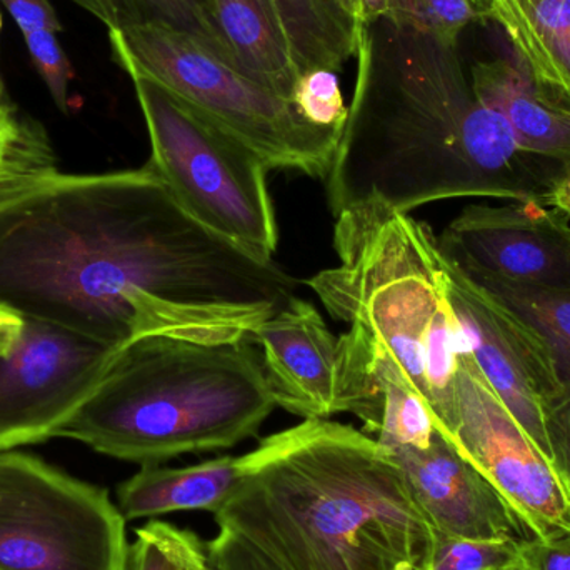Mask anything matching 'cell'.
I'll return each instance as SVG.
<instances>
[{
    "instance_id": "obj_38",
    "label": "cell",
    "mask_w": 570,
    "mask_h": 570,
    "mask_svg": "<svg viewBox=\"0 0 570 570\" xmlns=\"http://www.w3.org/2000/svg\"><path fill=\"white\" fill-rule=\"evenodd\" d=\"M358 3H361L362 27L392 17V0H358Z\"/></svg>"
},
{
    "instance_id": "obj_35",
    "label": "cell",
    "mask_w": 570,
    "mask_h": 570,
    "mask_svg": "<svg viewBox=\"0 0 570 570\" xmlns=\"http://www.w3.org/2000/svg\"><path fill=\"white\" fill-rule=\"evenodd\" d=\"M29 129V126L19 122L13 117L12 109H10L9 104L6 102V97H3L2 82H0V139H20Z\"/></svg>"
},
{
    "instance_id": "obj_8",
    "label": "cell",
    "mask_w": 570,
    "mask_h": 570,
    "mask_svg": "<svg viewBox=\"0 0 570 570\" xmlns=\"http://www.w3.org/2000/svg\"><path fill=\"white\" fill-rule=\"evenodd\" d=\"M126 522L106 489L0 452V570H127Z\"/></svg>"
},
{
    "instance_id": "obj_3",
    "label": "cell",
    "mask_w": 570,
    "mask_h": 570,
    "mask_svg": "<svg viewBox=\"0 0 570 570\" xmlns=\"http://www.w3.org/2000/svg\"><path fill=\"white\" fill-rule=\"evenodd\" d=\"M214 514L279 570H419L434 529L391 452L365 432L304 421L264 439Z\"/></svg>"
},
{
    "instance_id": "obj_12",
    "label": "cell",
    "mask_w": 570,
    "mask_h": 570,
    "mask_svg": "<svg viewBox=\"0 0 570 570\" xmlns=\"http://www.w3.org/2000/svg\"><path fill=\"white\" fill-rule=\"evenodd\" d=\"M389 452L434 531L518 546L539 538L524 515L441 432L429 448Z\"/></svg>"
},
{
    "instance_id": "obj_32",
    "label": "cell",
    "mask_w": 570,
    "mask_h": 570,
    "mask_svg": "<svg viewBox=\"0 0 570 570\" xmlns=\"http://www.w3.org/2000/svg\"><path fill=\"white\" fill-rule=\"evenodd\" d=\"M0 3L16 20L22 36L37 30L62 32V23L50 0H0Z\"/></svg>"
},
{
    "instance_id": "obj_9",
    "label": "cell",
    "mask_w": 570,
    "mask_h": 570,
    "mask_svg": "<svg viewBox=\"0 0 570 570\" xmlns=\"http://www.w3.org/2000/svg\"><path fill=\"white\" fill-rule=\"evenodd\" d=\"M438 431L504 494L539 538L570 532L568 489L471 354L461 355L454 404Z\"/></svg>"
},
{
    "instance_id": "obj_26",
    "label": "cell",
    "mask_w": 570,
    "mask_h": 570,
    "mask_svg": "<svg viewBox=\"0 0 570 570\" xmlns=\"http://www.w3.org/2000/svg\"><path fill=\"white\" fill-rule=\"evenodd\" d=\"M23 40L37 72L49 89L50 97L62 112H67L72 67L57 40V33L52 30H37L23 33Z\"/></svg>"
},
{
    "instance_id": "obj_40",
    "label": "cell",
    "mask_w": 570,
    "mask_h": 570,
    "mask_svg": "<svg viewBox=\"0 0 570 570\" xmlns=\"http://www.w3.org/2000/svg\"><path fill=\"white\" fill-rule=\"evenodd\" d=\"M70 2L79 6L80 9L86 10V12L92 13L94 17H97V7L94 3V0H70Z\"/></svg>"
},
{
    "instance_id": "obj_37",
    "label": "cell",
    "mask_w": 570,
    "mask_h": 570,
    "mask_svg": "<svg viewBox=\"0 0 570 570\" xmlns=\"http://www.w3.org/2000/svg\"><path fill=\"white\" fill-rule=\"evenodd\" d=\"M389 20L399 23V26L421 29V20H419L415 0H392V17Z\"/></svg>"
},
{
    "instance_id": "obj_28",
    "label": "cell",
    "mask_w": 570,
    "mask_h": 570,
    "mask_svg": "<svg viewBox=\"0 0 570 570\" xmlns=\"http://www.w3.org/2000/svg\"><path fill=\"white\" fill-rule=\"evenodd\" d=\"M47 167H52V154L33 127L20 139H0V184Z\"/></svg>"
},
{
    "instance_id": "obj_5",
    "label": "cell",
    "mask_w": 570,
    "mask_h": 570,
    "mask_svg": "<svg viewBox=\"0 0 570 570\" xmlns=\"http://www.w3.org/2000/svg\"><path fill=\"white\" fill-rule=\"evenodd\" d=\"M338 264L307 281L328 314L384 344L441 429L468 354L442 284L438 240L425 224L379 200L335 216Z\"/></svg>"
},
{
    "instance_id": "obj_7",
    "label": "cell",
    "mask_w": 570,
    "mask_h": 570,
    "mask_svg": "<svg viewBox=\"0 0 570 570\" xmlns=\"http://www.w3.org/2000/svg\"><path fill=\"white\" fill-rule=\"evenodd\" d=\"M116 62L166 87L256 150L271 169L325 179L342 130L302 119L294 104L244 76L194 37L164 27L109 30Z\"/></svg>"
},
{
    "instance_id": "obj_42",
    "label": "cell",
    "mask_w": 570,
    "mask_h": 570,
    "mask_svg": "<svg viewBox=\"0 0 570 570\" xmlns=\"http://www.w3.org/2000/svg\"><path fill=\"white\" fill-rule=\"evenodd\" d=\"M515 570H524V569H522V568H519V569H515Z\"/></svg>"
},
{
    "instance_id": "obj_33",
    "label": "cell",
    "mask_w": 570,
    "mask_h": 570,
    "mask_svg": "<svg viewBox=\"0 0 570 570\" xmlns=\"http://www.w3.org/2000/svg\"><path fill=\"white\" fill-rule=\"evenodd\" d=\"M23 317L0 304V358L10 354L22 334Z\"/></svg>"
},
{
    "instance_id": "obj_30",
    "label": "cell",
    "mask_w": 570,
    "mask_h": 570,
    "mask_svg": "<svg viewBox=\"0 0 570 570\" xmlns=\"http://www.w3.org/2000/svg\"><path fill=\"white\" fill-rule=\"evenodd\" d=\"M524 570H570V532L552 539H534L519 548Z\"/></svg>"
},
{
    "instance_id": "obj_15",
    "label": "cell",
    "mask_w": 570,
    "mask_h": 570,
    "mask_svg": "<svg viewBox=\"0 0 570 570\" xmlns=\"http://www.w3.org/2000/svg\"><path fill=\"white\" fill-rule=\"evenodd\" d=\"M475 97L502 117L524 153L570 166V97L541 82L524 62L495 59L471 70Z\"/></svg>"
},
{
    "instance_id": "obj_24",
    "label": "cell",
    "mask_w": 570,
    "mask_h": 570,
    "mask_svg": "<svg viewBox=\"0 0 570 570\" xmlns=\"http://www.w3.org/2000/svg\"><path fill=\"white\" fill-rule=\"evenodd\" d=\"M519 548L514 542L474 541L434 531L419 570H515L521 568Z\"/></svg>"
},
{
    "instance_id": "obj_14",
    "label": "cell",
    "mask_w": 570,
    "mask_h": 570,
    "mask_svg": "<svg viewBox=\"0 0 570 570\" xmlns=\"http://www.w3.org/2000/svg\"><path fill=\"white\" fill-rule=\"evenodd\" d=\"M263 354L264 377L277 407L304 421L335 414L337 344L317 308L292 297L249 338Z\"/></svg>"
},
{
    "instance_id": "obj_13",
    "label": "cell",
    "mask_w": 570,
    "mask_h": 570,
    "mask_svg": "<svg viewBox=\"0 0 570 570\" xmlns=\"http://www.w3.org/2000/svg\"><path fill=\"white\" fill-rule=\"evenodd\" d=\"M347 412L384 445L425 449L438 434L428 405L381 342L357 327L338 337L335 414Z\"/></svg>"
},
{
    "instance_id": "obj_6",
    "label": "cell",
    "mask_w": 570,
    "mask_h": 570,
    "mask_svg": "<svg viewBox=\"0 0 570 570\" xmlns=\"http://www.w3.org/2000/svg\"><path fill=\"white\" fill-rule=\"evenodd\" d=\"M126 72L149 132V164L180 207L240 249L274 261L279 227L269 164L156 80Z\"/></svg>"
},
{
    "instance_id": "obj_21",
    "label": "cell",
    "mask_w": 570,
    "mask_h": 570,
    "mask_svg": "<svg viewBox=\"0 0 570 570\" xmlns=\"http://www.w3.org/2000/svg\"><path fill=\"white\" fill-rule=\"evenodd\" d=\"M97 19L109 30L164 27L194 37L210 52L234 66L229 49L214 20L209 0H94Z\"/></svg>"
},
{
    "instance_id": "obj_2",
    "label": "cell",
    "mask_w": 570,
    "mask_h": 570,
    "mask_svg": "<svg viewBox=\"0 0 570 570\" xmlns=\"http://www.w3.org/2000/svg\"><path fill=\"white\" fill-rule=\"evenodd\" d=\"M355 57L354 97L325 177L334 217L367 200L407 214L461 197L544 203L564 176L524 153L475 97L458 47L382 19L362 27Z\"/></svg>"
},
{
    "instance_id": "obj_17",
    "label": "cell",
    "mask_w": 570,
    "mask_h": 570,
    "mask_svg": "<svg viewBox=\"0 0 570 570\" xmlns=\"http://www.w3.org/2000/svg\"><path fill=\"white\" fill-rule=\"evenodd\" d=\"M256 452L224 455L189 468L142 465L117 489V508L126 521L157 519L184 511L216 514L244 481Z\"/></svg>"
},
{
    "instance_id": "obj_20",
    "label": "cell",
    "mask_w": 570,
    "mask_h": 570,
    "mask_svg": "<svg viewBox=\"0 0 570 570\" xmlns=\"http://www.w3.org/2000/svg\"><path fill=\"white\" fill-rule=\"evenodd\" d=\"M499 26L515 57L541 82L570 97V0H539Z\"/></svg>"
},
{
    "instance_id": "obj_19",
    "label": "cell",
    "mask_w": 570,
    "mask_h": 570,
    "mask_svg": "<svg viewBox=\"0 0 570 570\" xmlns=\"http://www.w3.org/2000/svg\"><path fill=\"white\" fill-rule=\"evenodd\" d=\"M298 76L308 70H341L357 56V23L335 0H273Z\"/></svg>"
},
{
    "instance_id": "obj_39",
    "label": "cell",
    "mask_w": 570,
    "mask_h": 570,
    "mask_svg": "<svg viewBox=\"0 0 570 570\" xmlns=\"http://www.w3.org/2000/svg\"><path fill=\"white\" fill-rule=\"evenodd\" d=\"M335 2H337L338 7H341V9L344 10V12L347 13L355 23H357L358 30H361L362 17L361 3H358V0H335Z\"/></svg>"
},
{
    "instance_id": "obj_10",
    "label": "cell",
    "mask_w": 570,
    "mask_h": 570,
    "mask_svg": "<svg viewBox=\"0 0 570 570\" xmlns=\"http://www.w3.org/2000/svg\"><path fill=\"white\" fill-rule=\"evenodd\" d=\"M119 348L23 318L16 347L0 358V452L56 438Z\"/></svg>"
},
{
    "instance_id": "obj_23",
    "label": "cell",
    "mask_w": 570,
    "mask_h": 570,
    "mask_svg": "<svg viewBox=\"0 0 570 570\" xmlns=\"http://www.w3.org/2000/svg\"><path fill=\"white\" fill-rule=\"evenodd\" d=\"M207 569L209 546L196 532L164 521H150L137 529L127 570Z\"/></svg>"
},
{
    "instance_id": "obj_36",
    "label": "cell",
    "mask_w": 570,
    "mask_h": 570,
    "mask_svg": "<svg viewBox=\"0 0 570 570\" xmlns=\"http://www.w3.org/2000/svg\"><path fill=\"white\" fill-rule=\"evenodd\" d=\"M544 206L558 210L561 216L570 223V166L566 169L564 176L556 184L552 193L544 199Z\"/></svg>"
},
{
    "instance_id": "obj_11",
    "label": "cell",
    "mask_w": 570,
    "mask_h": 570,
    "mask_svg": "<svg viewBox=\"0 0 570 570\" xmlns=\"http://www.w3.org/2000/svg\"><path fill=\"white\" fill-rule=\"evenodd\" d=\"M435 240L474 279L570 288V223L544 203L465 207Z\"/></svg>"
},
{
    "instance_id": "obj_16",
    "label": "cell",
    "mask_w": 570,
    "mask_h": 570,
    "mask_svg": "<svg viewBox=\"0 0 570 570\" xmlns=\"http://www.w3.org/2000/svg\"><path fill=\"white\" fill-rule=\"evenodd\" d=\"M441 267L442 284L452 308L471 321L485 337L494 342L502 354L508 355L524 372L552 411L568 389L548 337L518 308L491 288L472 279L442 253Z\"/></svg>"
},
{
    "instance_id": "obj_27",
    "label": "cell",
    "mask_w": 570,
    "mask_h": 570,
    "mask_svg": "<svg viewBox=\"0 0 570 570\" xmlns=\"http://www.w3.org/2000/svg\"><path fill=\"white\" fill-rule=\"evenodd\" d=\"M421 29L445 46L458 47L465 27L481 19L471 0H415Z\"/></svg>"
},
{
    "instance_id": "obj_34",
    "label": "cell",
    "mask_w": 570,
    "mask_h": 570,
    "mask_svg": "<svg viewBox=\"0 0 570 570\" xmlns=\"http://www.w3.org/2000/svg\"><path fill=\"white\" fill-rule=\"evenodd\" d=\"M481 19H491L501 23L511 13L518 12L522 7L532 6L539 0H471Z\"/></svg>"
},
{
    "instance_id": "obj_18",
    "label": "cell",
    "mask_w": 570,
    "mask_h": 570,
    "mask_svg": "<svg viewBox=\"0 0 570 570\" xmlns=\"http://www.w3.org/2000/svg\"><path fill=\"white\" fill-rule=\"evenodd\" d=\"M209 6L236 69L291 100L298 73L273 0H209Z\"/></svg>"
},
{
    "instance_id": "obj_41",
    "label": "cell",
    "mask_w": 570,
    "mask_h": 570,
    "mask_svg": "<svg viewBox=\"0 0 570 570\" xmlns=\"http://www.w3.org/2000/svg\"><path fill=\"white\" fill-rule=\"evenodd\" d=\"M207 570H216V569H214L213 562H210V558H209V569H207Z\"/></svg>"
},
{
    "instance_id": "obj_29",
    "label": "cell",
    "mask_w": 570,
    "mask_h": 570,
    "mask_svg": "<svg viewBox=\"0 0 570 570\" xmlns=\"http://www.w3.org/2000/svg\"><path fill=\"white\" fill-rule=\"evenodd\" d=\"M209 558L216 570H279L256 549L226 529L207 542Z\"/></svg>"
},
{
    "instance_id": "obj_4",
    "label": "cell",
    "mask_w": 570,
    "mask_h": 570,
    "mask_svg": "<svg viewBox=\"0 0 570 570\" xmlns=\"http://www.w3.org/2000/svg\"><path fill=\"white\" fill-rule=\"evenodd\" d=\"M249 341L147 335L122 345L56 438L140 465L224 451L259 432L276 409Z\"/></svg>"
},
{
    "instance_id": "obj_25",
    "label": "cell",
    "mask_w": 570,
    "mask_h": 570,
    "mask_svg": "<svg viewBox=\"0 0 570 570\" xmlns=\"http://www.w3.org/2000/svg\"><path fill=\"white\" fill-rule=\"evenodd\" d=\"M291 102L302 119L322 129L342 130L348 107L342 97L341 83L334 70H308L295 82Z\"/></svg>"
},
{
    "instance_id": "obj_1",
    "label": "cell",
    "mask_w": 570,
    "mask_h": 570,
    "mask_svg": "<svg viewBox=\"0 0 570 570\" xmlns=\"http://www.w3.org/2000/svg\"><path fill=\"white\" fill-rule=\"evenodd\" d=\"M295 281L180 207L149 163L0 184V304L110 347L249 341Z\"/></svg>"
},
{
    "instance_id": "obj_31",
    "label": "cell",
    "mask_w": 570,
    "mask_h": 570,
    "mask_svg": "<svg viewBox=\"0 0 570 570\" xmlns=\"http://www.w3.org/2000/svg\"><path fill=\"white\" fill-rule=\"evenodd\" d=\"M549 439L556 471L570 495V391L552 407Z\"/></svg>"
},
{
    "instance_id": "obj_22",
    "label": "cell",
    "mask_w": 570,
    "mask_h": 570,
    "mask_svg": "<svg viewBox=\"0 0 570 570\" xmlns=\"http://www.w3.org/2000/svg\"><path fill=\"white\" fill-rule=\"evenodd\" d=\"M474 279V277H472ZM494 291L529 318L551 342L561 367L562 381L570 391V288H538L475 279ZM566 392V394H568Z\"/></svg>"
}]
</instances>
